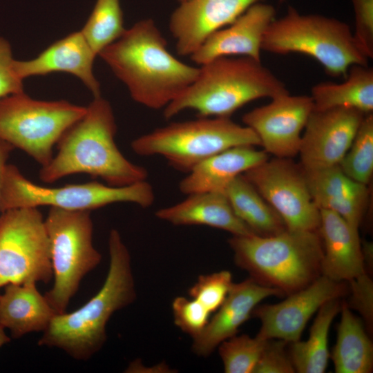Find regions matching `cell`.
<instances>
[{"mask_svg": "<svg viewBox=\"0 0 373 373\" xmlns=\"http://www.w3.org/2000/svg\"><path fill=\"white\" fill-rule=\"evenodd\" d=\"M366 114L350 108L313 110L302 135L300 165L312 170L338 165Z\"/></svg>", "mask_w": 373, "mask_h": 373, "instance_id": "15", "label": "cell"}, {"mask_svg": "<svg viewBox=\"0 0 373 373\" xmlns=\"http://www.w3.org/2000/svg\"><path fill=\"white\" fill-rule=\"evenodd\" d=\"M341 298L330 300L318 310L307 340L289 343V353L296 372L323 373L329 358L328 334L330 325L340 312Z\"/></svg>", "mask_w": 373, "mask_h": 373, "instance_id": "28", "label": "cell"}, {"mask_svg": "<svg viewBox=\"0 0 373 373\" xmlns=\"http://www.w3.org/2000/svg\"><path fill=\"white\" fill-rule=\"evenodd\" d=\"M187 195L174 205L157 210L155 216L175 226L205 225L228 231L232 236L254 233L236 216L223 192L206 191Z\"/></svg>", "mask_w": 373, "mask_h": 373, "instance_id": "22", "label": "cell"}, {"mask_svg": "<svg viewBox=\"0 0 373 373\" xmlns=\"http://www.w3.org/2000/svg\"><path fill=\"white\" fill-rule=\"evenodd\" d=\"M125 30L119 0H97L81 32L98 55Z\"/></svg>", "mask_w": 373, "mask_h": 373, "instance_id": "29", "label": "cell"}, {"mask_svg": "<svg viewBox=\"0 0 373 373\" xmlns=\"http://www.w3.org/2000/svg\"><path fill=\"white\" fill-rule=\"evenodd\" d=\"M289 93L260 61L241 56L217 57L201 65L195 79L163 109L165 119L185 110L198 117H230L246 104Z\"/></svg>", "mask_w": 373, "mask_h": 373, "instance_id": "4", "label": "cell"}, {"mask_svg": "<svg viewBox=\"0 0 373 373\" xmlns=\"http://www.w3.org/2000/svg\"><path fill=\"white\" fill-rule=\"evenodd\" d=\"M44 222L54 277V285L44 296L57 314H63L82 278L100 263L102 256L93 246L90 211L50 207Z\"/></svg>", "mask_w": 373, "mask_h": 373, "instance_id": "9", "label": "cell"}, {"mask_svg": "<svg viewBox=\"0 0 373 373\" xmlns=\"http://www.w3.org/2000/svg\"><path fill=\"white\" fill-rule=\"evenodd\" d=\"M238 146H260V141L252 129L230 117H207L171 123L131 144L137 155H160L174 169L186 173L209 157Z\"/></svg>", "mask_w": 373, "mask_h": 373, "instance_id": "7", "label": "cell"}, {"mask_svg": "<svg viewBox=\"0 0 373 373\" xmlns=\"http://www.w3.org/2000/svg\"><path fill=\"white\" fill-rule=\"evenodd\" d=\"M233 284L232 274L227 270L201 275L189 289V295L213 313L223 303Z\"/></svg>", "mask_w": 373, "mask_h": 373, "instance_id": "32", "label": "cell"}, {"mask_svg": "<svg viewBox=\"0 0 373 373\" xmlns=\"http://www.w3.org/2000/svg\"><path fill=\"white\" fill-rule=\"evenodd\" d=\"M283 1V0H280ZM259 0H186L172 12L169 30L180 56H191L213 32L235 21Z\"/></svg>", "mask_w": 373, "mask_h": 373, "instance_id": "16", "label": "cell"}, {"mask_svg": "<svg viewBox=\"0 0 373 373\" xmlns=\"http://www.w3.org/2000/svg\"><path fill=\"white\" fill-rule=\"evenodd\" d=\"M223 193L236 216L255 234L271 236L287 230L280 216L242 174L235 178Z\"/></svg>", "mask_w": 373, "mask_h": 373, "instance_id": "27", "label": "cell"}, {"mask_svg": "<svg viewBox=\"0 0 373 373\" xmlns=\"http://www.w3.org/2000/svg\"><path fill=\"white\" fill-rule=\"evenodd\" d=\"M97 54L80 31L55 41L37 57L28 61L15 60L18 77L24 78L65 72L79 78L94 97L101 95L100 84L93 73Z\"/></svg>", "mask_w": 373, "mask_h": 373, "instance_id": "20", "label": "cell"}, {"mask_svg": "<svg viewBox=\"0 0 373 373\" xmlns=\"http://www.w3.org/2000/svg\"><path fill=\"white\" fill-rule=\"evenodd\" d=\"M287 344L280 339H267L253 373L296 372Z\"/></svg>", "mask_w": 373, "mask_h": 373, "instance_id": "34", "label": "cell"}, {"mask_svg": "<svg viewBox=\"0 0 373 373\" xmlns=\"http://www.w3.org/2000/svg\"><path fill=\"white\" fill-rule=\"evenodd\" d=\"M236 265L249 278L289 295L322 275L323 242L317 231H288L271 236H232Z\"/></svg>", "mask_w": 373, "mask_h": 373, "instance_id": "5", "label": "cell"}, {"mask_svg": "<svg viewBox=\"0 0 373 373\" xmlns=\"http://www.w3.org/2000/svg\"><path fill=\"white\" fill-rule=\"evenodd\" d=\"M267 340L236 334L222 341L218 347L224 372L253 373Z\"/></svg>", "mask_w": 373, "mask_h": 373, "instance_id": "31", "label": "cell"}, {"mask_svg": "<svg viewBox=\"0 0 373 373\" xmlns=\"http://www.w3.org/2000/svg\"><path fill=\"white\" fill-rule=\"evenodd\" d=\"M53 276L50 245L39 208L0 215V289L8 284L48 283Z\"/></svg>", "mask_w": 373, "mask_h": 373, "instance_id": "11", "label": "cell"}, {"mask_svg": "<svg viewBox=\"0 0 373 373\" xmlns=\"http://www.w3.org/2000/svg\"><path fill=\"white\" fill-rule=\"evenodd\" d=\"M0 294V325L19 338L30 332H44L57 314L35 283L8 284Z\"/></svg>", "mask_w": 373, "mask_h": 373, "instance_id": "24", "label": "cell"}, {"mask_svg": "<svg viewBox=\"0 0 373 373\" xmlns=\"http://www.w3.org/2000/svg\"><path fill=\"white\" fill-rule=\"evenodd\" d=\"M14 62L9 43L0 37V99L24 92L23 80L17 75Z\"/></svg>", "mask_w": 373, "mask_h": 373, "instance_id": "36", "label": "cell"}, {"mask_svg": "<svg viewBox=\"0 0 373 373\" xmlns=\"http://www.w3.org/2000/svg\"><path fill=\"white\" fill-rule=\"evenodd\" d=\"M13 149L14 148L10 144L0 140V191L2 172Z\"/></svg>", "mask_w": 373, "mask_h": 373, "instance_id": "37", "label": "cell"}, {"mask_svg": "<svg viewBox=\"0 0 373 373\" xmlns=\"http://www.w3.org/2000/svg\"><path fill=\"white\" fill-rule=\"evenodd\" d=\"M275 16L273 6L255 3L226 28L211 33L191 59L200 66L225 56L248 57L261 61L263 37Z\"/></svg>", "mask_w": 373, "mask_h": 373, "instance_id": "17", "label": "cell"}, {"mask_svg": "<svg viewBox=\"0 0 373 373\" xmlns=\"http://www.w3.org/2000/svg\"><path fill=\"white\" fill-rule=\"evenodd\" d=\"M262 50L287 55H308L318 61L332 77H346L354 64L367 65L350 26L321 15H303L289 6L281 18L274 19L263 37Z\"/></svg>", "mask_w": 373, "mask_h": 373, "instance_id": "6", "label": "cell"}, {"mask_svg": "<svg viewBox=\"0 0 373 373\" xmlns=\"http://www.w3.org/2000/svg\"><path fill=\"white\" fill-rule=\"evenodd\" d=\"M340 84L321 82L312 88L314 110L350 108L365 114L373 111V69L368 65H352Z\"/></svg>", "mask_w": 373, "mask_h": 373, "instance_id": "25", "label": "cell"}, {"mask_svg": "<svg viewBox=\"0 0 373 373\" xmlns=\"http://www.w3.org/2000/svg\"><path fill=\"white\" fill-rule=\"evenodd\" d=\"M341 170L353 180L370 184L373 173V115L363 117L348 151L339 163Z\"/></svg>", "mask_w": 373, "mask_h": 373, "instance_id": "30", "label": "cell"}, {"mask_svg": "<svg viewBox=\"0 0 373 373\" xmlns=\"http://www.w3.org/2000/svg\"><path fill=\"white\" fill-rule=\"evenodd\" d=\"M336 342L331 358L336 373H370L373 345L360 319L342 303Z\"/></svg>", "mask_w": 373, "mask_h": 373, "instance_id": "26", "label": "cell"}, {"mask_svg": "<svg viewBox=\"0 0 373 373\" xmlns=\"http://www.w3.org/2000/svg\"><path fill=\"white\" fill-rule=\"evenodd\" d=\"M303 170L309 192L317 207L336 213L359 229L369 197L367 185L351 179L338 164Z\"/></svg>", "mask_w": 373, "mask_h": 373, "instance_id": "21", "label": "cell"}, {"mask_svg": "<svg viewBox=\"0 0 373 373\" xmlns=\"http://www.w3.org/2000/svg\"><path fill=\"white\" fill-rule=\"evenodd\" d=\"M349 292L347 283L321 275L280 303L257 305L251 314L261 323L257 335L263 339H280L288 343L297 341L309 318L324 303L341 298Z\"/></svg>", "mask_w": 373, "mask_h": 373, "instance_id": "13", "label": "cell"}, {"mask_svg": "<svg viewBox=\"0 0 373 373\" xmlns=\"http://www.w3.org/2000/svg\"><path fill=\"white\" fill-rule=\"evenodd\" d=\"M354 12L355 41L368 58H373V0H351Z\"/></svg>", "mask_w": 373, "mask_h": 373, "instance_id": "35", "label": "cell"}, {"mask_svg": "<svg viewBox=\"0 0 373 373\" xmlns=\"http://www.w3.org/2000/svg\"><path fill=\"white\" fill-rule=\"evenodd\" d=\"M278 213L288 231H317L320 210L300 164L290 158L268 159L242 173Z\"/></svg>", "mask_w": 373, "mask_h": 373, "instance_id": "12", "label": "cell"}, {"mask_svg": "<svg viewBox=\"0 0 373 373\" xmlns=\"http://www.w3.org/2000/svg\"><path fill=\"white\" fill-rule=\"evenodd\" d=\"M269 159L265 151L254 146H234L204 160L195 166L179 183L185 195L206 192H223L237 176Z\"/></svg>", "mask_w": 373, "mask_h": 373, "instance_id": "23", "label": "cell"}, {"mask_svg": "<svg viewBox=\"0 0 373 373\" xmlns=\"http://www.w3.org/2000/svg\"><path fill=\"white\" fill-rule=\"evenodd\" d=\"M5 329L3 327L0 325V347L9 343L11 340L10 337L6 334Z\"/></svg>", "mask_w": 373, "mask_h": 373, "instance_id": "38", "label": "cell"}, {"mask_svg": "<svg viewBox=\"0 0 373 373\" xmlns=\"http://www.w3.org/2000/svg\"><path fill=\"white\" fill-rule=\"evenodd\" d=\"M319 210L318 230L323 247L322 275L353 287L369 276L358 229L334 211Z\"/></svg>", "mask_w": 373, "mask_h": 373, "instance_id": "18", "label": "cell"}, {"mask_svg": "<svg viewBox=\"0 0 373 373\" xmlns=\"http://www.w3.org/2000/svg\"><path fill=\"white\" fill-rule=\"evenodd\" d=\"M172 310L175 325L192 338L202 332L211 314L195 299L184 296L173 299Z\"/></svg>", "mask_w": 373, "mask_h": 373, "instance_id": "33", "label": "cell"}, {"mask_svg": "<svg viewBox=\"0 0 373 373\" xmlns=\"http://www.w3.org/2000/svg\"><path fill=\"white\" fill-rule=\"evenodd\" d=\"M108 251L109 269L99 291L78 309L56 314L38 345L59 348L79 361L89 359L102 348L111 316L137 297L131 255L116 229L110 231Z\"/></svg>", "mask_w": 373, "mask_h": 373, "instance_id": "3", "label": "cell"}, {"mask_svg": "<svg viewBox=\"0 0 373 373\" xmlns=\"http://www.w3.org/2000/svg\"><path fill=\"white\" fill-rule=\"evenodd\" d=\"M98 55L126 85L134 101L155 110L173 102L200 71L168 50L166 39L151 19L126 29Z\"/></svg>", "mask_w": 373, "mask_h": 373, "instance_id": "1", "label": "cell"}, {"mask_svg": "<svg viewBox=\"0 0 373 373\" xmlns=\"http://www.w3.org/2000/svg\"><path fill=\"white\" fill-rule=\"evenodd\" d=\"M283 296L279 290L263 286L251 278L233 284L226 299L209 319L202 332L192 338V351L200 356H209L224 341L236 335L265 298Z\"/></svg>", "mask_w": 373, "mask_h": 373, "instance_id": "19", "label": "cell"}, {"mask_svg": "<svg viewBox=\"0 0 373 373\" xmlns=\"http://www.w3.org/2000/svg\"><path fill=\"white\" fill-rule=\"evenodd\" d=\"M86 111L65 100H37L24 92L10 95L0 99V140L44 166L61 135Z\"/></svg>", "mask_w": 373, "mask_h": 373, "instance_id": "10", "label": "cell"}, {"mask_svg": "<svg viewBox=\"0 0 373 373\" xmlns=\"http://www.w3.org/2000/svg\"><path fill=\"white\" fill-rule=\"evenodd\" d=\"M155 198L153 188L147 180L124 186H113L96 181L45 186L34 183L15 165L7 163L1 180L0 213L43 206L91 211L118 202L134 203L146 208L153 204Z\"/></svg>", "mask_w": 373, "mask_h": 373, "instance_id": "8", "label": "cell"}, {"mask_svg": "<svg viewBox=\"0 0 373 373\" xmlns=\"http://www.w3.org/2000/svg\"><path fill=\"white\" fill-rule=\"evenodd\" d=\"M116 132L111 104L101 95L94 97L85 114L59 140L57 152L41 166L39 179L50 184L68 175L86 173L113 186L146 180L147 169L129 161L118 149Z\"/></svg>", "mask_w": 373, "mask_h": 373, "instance_id": "2", "label": "cell"}, {"mask_svg": "<svg viewBox=\"0 0 373 373\" xmlns=\"http://www.w3.org/2000/svg\"><path fill=\"white\" fill-rule=\"evenodd\" d=\"M313 110L311 96L287 93L246 113L242 119L258 135L267 154L291 158L298 153L301 133Z\"/></svg>", "mask_w": 373, "mask_h": 373, "instance_id": "14", "label": "cell"}, {"mask_svg": "<svg viewBox=\"0 0 373 373\" xmlns=\"http://www.w3.org/2000/svg\"><path fill=\"white\" fill-rule=\"evenodd\" d=\"M178 1L180 3H182V2H184V1H186V0H178Z\"/></svg>", "mask_w": 373, "mask_h": 373, "instance_id": "39", "label": "cell"}]
</instances>
